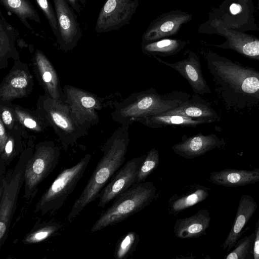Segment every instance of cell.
I'll return each instance as SVG.
<instances>
[{"label":"cell","instance_id":"6da1fadb","mask_svg":"<svg viewBox=\"0 0 259 259\" xmlns=\"http://www.w3.org/2000/svg\"><path fill=\"white\" fill-rule=\"evenodd\" d=\"M203 55L226 110L239 112L259 106L258 71L210 50Z\"/></svg>","mask_w":259,"mask_h":259},{"label":"cell","instance_id":"7a4b0ae2","mask_svg":"<svg viewBox=\"0 0 259 259\" xmlns=\"http://www.w3.org/2000/svg\"><path fill=\"white\" fill-rule=\"evenodd\" d=\"M129 124L118 127L104 144L102 156L89 179L82 192L76 199L67 216L71 222L100 193L125 160L130 142Z\"/></svg>","mask_w":259,"mask_h":259},{"label":"cell","instance_id":"3957f363","mask_svg":"<svg viewBox=\"0 0 259 259\" xmlns=\"http://www.w3.org/2000/svg\"><path fill=\"white\" fill-rule=\"evenodd\" d=\"M190 97V94L179 91L160 94L154 88L135 92L122 100L113 102L112 118L120 124L131 125L140 118L172 109Z\"/></svg>","mask_w":259,"mask_h":259},{"label":"cell","instance_id":"277c9868","mask_svg":"<svg viewBox=\"0 0 259 259\" xmlns=\"http://www.w3.org/2000/svg\"><path fill=\"white\" fill-rule=\"evenodd\" d=\"M156 195V188L152 182L135 184L114 199L92 226L91 231H99L141 211L152 202Z\"/></svg>","mask_w":259,"mask_h":259},{"label":"cell","instance_id":"5b68a950","mask_svg":"<svg viewBox=\"0 0 259 259\" xmlns=\"http://www.w3.org/2000/svg\"><path fill=\"white\" fill-rule=\"evenodd\" d=\"M31 147L23 149L13 169L0 182V247L5 243L17 205L18 195L25 182L27 163L33 155Z\"/></svg>","mask_w":259,"mask_h":259},{"label":"cell","instance_id":"8992f818","mask_svg":"<svg viewBox=\"0 0 259 259\" xmlns=\"http://www.w3.org/2000/svg\"><path fill=\"white\" fill-rule=\"evenodd\" d=\"M91 158L92 155L87 154L76 164L60 172L37 201L34 212L41 215L56 213L84 176Z\"/></svg>","mask_w":259,"mask_h":259},{"label":"cell","instance_id":"52a82bcc","mask_svg":"<svg viewBox=\"0 0 259 259\" xmlns=\"http://www.w3.org/2000/svg\"><path fill=\"white\" fill-rule=\"evenodd\" d=\"M36 109L46 118L64 150L73 146L79 139L88 134V130L76 122L69 107L64 102L44 94L38 97Z\"/></svg>","mask_w":259,"mask_h":259},{"label":"cell","instance_id":"ba28073f","mask_svg":"<svg viewBox=\"0 0 259 259\" xmlns=\"http://www.w3.org/2000/svg\"><path fill=\"white\" fill-rule=\"evenodd\" d=\"M60 156V148L53 141H45L35 145L25 170L23 196L26 200L34 198L39 185L57 166Z\"/></svg>","mask_w":259,"mask_h":259},{"label":"cell","instance_id":"9c48e42d","mask_svg":"<svg viewBox=\"0 0 259 259\" xmlns=\"http://www.w3.org/2000/svg\"><path fill=\"white\" fill-rule=\"evenodd\" d=\"M64 100L76 122L88 130L99 121L98 112L105 107V98L98 97L79 88L65 85Z\"/></svg>","mask_w":259,"mask_h":259},{"label":"cell","instance_id":"30bf717a","mask_svg":"<svg viewBox=\"0 0 259 259\" xmlns=\"http://www.w3.org/2000/svg\"><path fill=\"white\" fill-rule=\"evenodd\" d=\"M198 32L222 35L225 41L214 46L233 50L250 59L259 61V38L255 36L229 28L220 20L210 17L199 26Z\"/></svg>","mask_w":259,"mask_h":259},{"label":"cell","instance_id":"8fae6325","mask_svg":"<svg viewBox=\"0 0 259 259\" xmlns=\"http://www.w3.org/2000/svg\"><path fill=\"white\" fill-rule=\"evenodd\" d=\"M139 6V0H106L95 26L98 33L117 30L128 25Z\"/></svg>","mask_w":259,"mask_h":259},{"label":"cell","instance_id":"7c38bea8","mask_svg":"<svg viewBox=\"0 0 259 259\" xmlns=\"http://www.w3.org/2000/svg\"><path fill=\"white\" fill-rule=\"evenodd\" d=\"M33 88V76L28 65L20 59L16 60L1 82L0 102H12L14 100L26 97Z\"/></svg>","mask_w":259,"mask_h":259},{"label":"cell","instance_id":"4fadbf2b","mask_svg":"<svg viewBox=\"0 0 259 259\" xmlns=\"http://www.w3.org/2000/svg\"><path fill=\"white\" fill-rule=\"evenodd\" d=\"M145 156L134 157L118 169L100 193L99 207H104L120 194L136 184V177Z\"/></svg>","mask_w":259,"mask_h":259},{"label":"cell","instance_id":"5bb4252c","mask_svg":"<svg viewBox=\"0 0 259 259\" xmlns=\"http://www.w3.org/2000/svg\"><path fill=\"white\" fill-rule=\"evenodd\" d=\"M56 13L59 37L57 39L61 49L67 52L73 49L82 36L77 16L66 0H53Z\"/></svg>","mask_w":259,"mask_h":259},{"label":"cell","instance_id":"9a60e30c","mask_svg":"<svg viewBox=\"0 0 259 259\" xmlns=\"http://www.w3.org/2000/svg\"><path fill=\"white\" fill-rule=\"evenodd\" d=\"M192 14L180 10L162 13L152 21L142 36L141 44L176 34L182 25L191 21Z\"/></svg>","mask_w":259,"mask_h":259},{"label":"cell","instance_id":"2e32d148","mask_svg":"<svg viewBox=\"0 0 259 259\" xmlns=\"http://www.w3.org/2000/svg\"><path fill=\"white\" fill-rule=\"evenodd\" d=\"M153 57L177 71L187 80L194 93L201 95L211 93L202 74L200 58L195 53L190 51L187 58L174 63L167 62L156 56Z\"/></svg>","mask_w":259,"mask_h":259},{"label":"cell","instance_id":"e0dca14e","mask_svg":"<svg viewBox=\"0 0 259 259\" xmlns=\"http://www.w3.org/2000/svg\"><path fill=\"white\" fill-rule=\"evenodd\" d=\"M33 73L45 91V95L63 102L64 93L57 72L46 56L36 50L32 59Z\"/></svg>","mask_w":259,"mask_h":259},{"label":"cell","instance_id":"ac0fdd59","mask_svg":"<svg viewBox=\"0 0 259 259\" xmlns=\"http://www.w3.org/2000/svg\"><path fill=\"white\" fill-rule=\"evenodd\" d=\"M225 144L224 140L215 134L205 135L200 133L190 137L184 135L181 142L172 145L171 149L184 158L192 159L204 155L215 148L221 147Z\"/></svg>","mask_w":259,"mask_h":259},{"label":"cell","instance_id":"d6986e66","mask_svg":"<svg viewBox=\"0 0 259 259\" xmlns=\"http://www.w3.org/2000/svg\"><path fill=\"white\" fill-rule=\"evenodd\" d=\"M258 207L255 200L250 195L241 196L238 205L234 223L225 241L223 249L227 251L234 246L243 234L242 230Z\"/></svg>","mask_w":259,"mask_h":259},{"label":"cell","instance_id":"ffe728a7","mask_svg":"<svg viewBox=\"0 0 259 259\" xmlns=\"http://www.w3.org/2000/svg\"><path fill=\"white\" fill-rule=\"evenodd\" d=\"M199 95L195 93L188 101L160 114H176L195 118L210 120L213 122L220 121V117L212 107L211 104Z\"/></svg>","mask_w":259,"mask_h":259},{"label":"cell","instance_id":"44dd1931","mask_svg":"<svg viewBox=\"0 0 259 259\" xmlns=\"http://www.w3.org/2000/svg\"><path fill=\"white\" fill-rule=\"evenodd\" d=\"M207 187L197 184L185 187L172 196L168 201V212L176 215L186 209L202 202L209 195Z\"/></svg>","mask_w":259,"mask_h":259},{"label":"cell","instance_id":"7402d4cb","mask_svg":"<svg viewBox=\"0 0 259 259\" xmlns=\"http://www.w3.org/2000/svg\"><path fill=\"white\" fill-rule=\"evenodd\" d=\"M211 219L208 209L199 210L191 217L177 220L174 227V234L181 239L198 238L205 233Z\"/></svg>","mask_w":259,"mask_h":259},{"label":"cell","instance_id":"603a6c76","mask_svg":"<svg viewBox=\"0 0 259 259\" xmlns=\"http://www.w3.org/2000/svg\"><path fill=\"white\" fill-rule=\"evenodd\" d=\"M209 181L227 187H242L259 182V168L252 170L226 168L211 172Z\"/></svg>","mask_w":259,"mask_h":259},{"label":"cell","instance_id":"cb8c5ba5","mask_svg":"<svg viewBox=\"0 0 259 259\" xmlns=\"http://www.w3.org/2000/svg\"><path fill=\"white\" fill-rule=\"evenodd\" d=\"M136 122L152 128L167 126L195 127L197 125L213 122L212 120L192 118L180 115L158 114L142 117Z\"/></svg>","mask_w":259,"mask_h":259},{"label":"cell","instance_id":"d4e9b609","mask_svg":"<svg viewBox=\"0 0 259 259\" xmlns=\"http://www.w3.org/2000/svg\"><path fill=\"white\" fill-rule=\"evenodd\" d=\"M12 106L19 123L27 133H43L51 127L46 118L37 109L32 110L13 103Z\"/></svg>","mask_w":259,"mask_h":259},{"label":"cell","instance_id":"484cf974","mask_svg":"<svg viewBox=\"0 0 259 259\" xmlns=\"http://www.w3.org/2000/svg\"><path fill=\"white\" fill-rule=\"evenodd\" d=\"M16 31L0 13V68H6L8 60L13 58L15 61L19 60L14 46Z\"/></svg>","mask_w":259,"mask_h":259},{"label":"cell","instance_id":"4316f807","mask_svg":"<svg viewBox=\"0 0 259 259\" xmlns=\"http://www.w3.org/2000/svg\"><path fill=\"white\" fill-rule=\"evenodd\" d=\"M188 43L187 41L184 40L164 38L141 44V48L142 53L147 56L167 57L178 53Z\"/></svg>","mask_w":259,"mask_h":259},{"label":"cell","instance_id":"83f0119b","mask_svg":"<svg viewBox=\"0 0 259 259\" xmlns=\"http://www.w3.org/2000/svg\"><path fill=\"white\" fill-rule=\"evenodd\" d=\"M0 2L6 10L16 15L27 28H31L28 20L40 24V18L29 0H0Z\"/></svg>","mask_w":259,"mask_h":259},{"label":"cell","instance_id":"f1b7e54d","mask_svg":"<svg viewBox=\"0 0 259 259\" xmlns=\"http://www.w3.org/2000/svg\"><path fill=\"white\" fill-rule=\"evenodd\" d=\"M61 227L60 223L54 221L36 222L32 230L24 237L22 242L26 245L38 243L52 236Z\"/></svg>","mask_w":259,"mask_h":259},{"label":"cell","instance_id":"f546056e","mask_svg":"<svg viewBox=\"0 0 259 259\" xmlns=\"http://www.w3.org/2000/svg\"><path fill=\"white\" fill-rule=\"evenodd\" d=\"M22 135L18 132L9 133L3 149L0 151V163L9 166L13 159L23 150Z\"/></svg>","mask_w":259,"mask_h":259},{"label":"cell","instance_id":"4dcf8cb0","mask_svg":"<svg viewBox=\"0 0 259 259\" xmlns=\"http://www.w3.org/2000/svg\"><path fill=\"white\" fill-rule=\"evenodd\" d=\"M140 241L139 235L135 231H130L117 241L114 256L116 259H125L135 250Z\"/></svg>","mask_w":259,"mask_h":259},{"label":"cell","instance_id":"1f68e13d","mask_svg":"<svg viewBox=\"0 0 259 259\" xmlns=\"http://www.w3.org/2000/svg\"><path fill=\"white\" fill-rule=\"evenodd\" d=\"M12 102H0L1 120L9 132H18L28 139L29 135L19 123L12 106Z\"/></svg>","mask_w":259,"mask_h":259},{"label":"cell","instance_id":"d6a6232c","mask_svg":"<svg viewBox=\"0 0 259 259\" xmlns=\"http://www.w3.org/2000/svg\"><path fill=\"white\" fill-rule=\"evenodd\" d=\"M255 238L254 232L246 236L237 241L234 249L226 255L225 259H250L253 258V246Z\"/></svg>","mask_w":259,"mask_h":259},{"label":"cell","instance_id":"836d02e7","mask_svg":"<svg viewBox=\"0 0 259 259\" xmlns=\"http://www.w3.org/2000/svg\"><path fill=\"white\" fill-rule=\"evenodd\" d=\"M159 162V153L153 148L148 151L139 169L136 183L144 182L145 179L155 170Z\"/></svg>","mask_w":259,"mask_h":259},{"label":"cell","instance_id":"e575fe53","mask_svg":"<svg viewBox=\"0 0 259 259\" xmlns=\"http://www.w3.org/2000/svg\"><path fill=\"white\" fill-rule=\"evenodd\" d=\"M47 18L56 39L59 37V29L55 9L49 0H35Z\"/></svg>","mask_w":259,"mask_h":259},{"label":"cell","instance_id":"d590c367","mask_svg":"<svg viewBox=\"0 0 259 259\" xmlns=\"http://www.w3.org/2000/svg\"><path fill=\"white\" fill-rule=\"evenodd\" d=\"M254 233L253 259H259V218L256 223Z\"/></svg>","mask_w":259,"mask_h":259},{"label":"cell","instance_id":"8d00e7d4","mask_svg":"<svg viewBox=\"0 0 259 259\" xmlns=\"http://www.w3.org/2000/svg\"><path fill=\"white\" fill-rule=\"evenodd\" d=\"M9 133L6 129L2 121L0 119V151L5 145L9 137Z\"/></svg>","mask_w":259,"mask_h":259},{"label":"cell","instance_id":"74e56055","mask_svg":"<svg viewBox=\"0 0 259 259\" xmlns=\"http://www.w3.org/2000/svg\"><path fill=\"white\" fill-rule=\"evenodd\" d=\"M71 7L78 13H80L85 7L87 0H66Z\"/></svg>","mask_w":259,"mask_h":259},{"label":"cell","instance_id":"f35d334b","mask_svg":"<svg viewBox=\"0 0 259 259\" xmlns=\"http://www.w3.org/2000/svg\"><path fill=\"white\" fill-rule=\"evenodd\" d=\"M230 13L233 15L239 14L242 11V8L241 5L238 3H232L229 7Z\"/></svg>","mask_w":259,"mask_h":259}]
</instances>
